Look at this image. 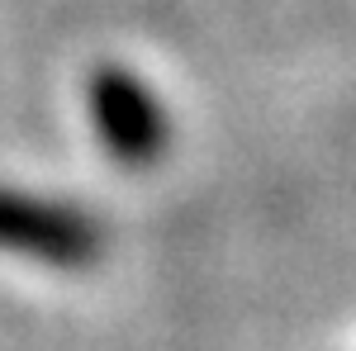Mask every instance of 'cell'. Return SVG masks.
I'll use <instances>...</instances> for the list:
<instances>
[{
	"mask_svg": "<svg viewBox=\"0 0 356 351\" xmlns=\"http://www.w3.org/2000/svg\"><path fill=\"white\" fill-rule=\"evenodd\" d=\"M86 114H90L95 138L105 142V152L129 171L157 166L166 157V147H171L166 105L138 72L119 67V62L90 67V76H86Z\"/></svg>",
	"mask_w": 356,
	"mask_h": 351,
	"instance_id": "6da1fadb",
	"label": "cell"
},
{
	"mask_svg": "<svg viewBox=\"0 0 356 351\" xmlns=\"http://www.w3.org/2000/svg\"><path fill=\"white\" fill-rule=\"evenodd\" d=\"M0 252L57 270H86L105 252V233L76 204L0 186Z\"/></svg>",
	"mask_w": 356,
	"mask_h": 351,
	"instance_id": "7a4b0ae2",
	"label": "cell"
}]
</instances>
